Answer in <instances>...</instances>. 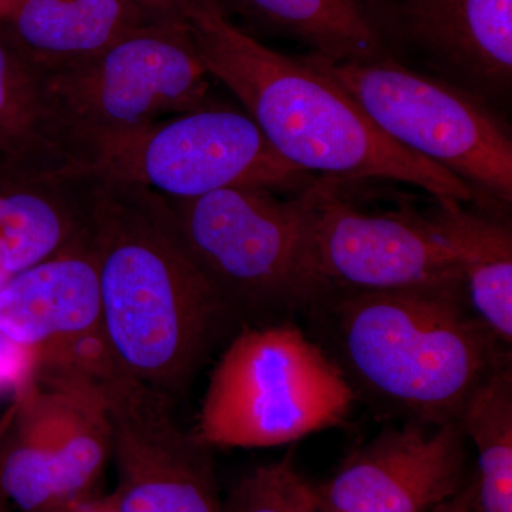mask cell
<instances>
[{
    "instance_id": "obj_1",
    "label": "cell",
    "mask_w": 512,
    "mask_h": 512,
    "mask_svg": "<svg viewBox=\"0 0 512 512\" xmlns=\"http://www.w3.org/2000/svg\"><path fill=\"white\" fill-rule=\"evenodd\" d=\"M87 225L107 352L121 372L170 399L234 312L195 261L158 192L93 175Z\"/></svg>"
},
{
    "instance_id": "obj_2",
    "label": "cell",
    "mask_w": 512,
    "mask_h": 512,
    "mask_svg": "<svg viewBox=\"0 0 512 512\" xmlns=\"http://www.w3.org/2000/svg\"><path fill=\"white\" fill-rule=\"evenodd\" d=\"M306 313L357 399L406 421H458L477 387L512 365L511 348L473 311L464 282L330 289Z\"/></svg>"
},
{
    "instance_id": "obj_3",
    "label": "cell",
    "mask_w": 512,
    "mask_h": 512,
    "mask_svg": "<svg viewBox=\"0 0 512 512\" xmlns=\"http://www.w3.org/2000/svg\"><path fill=\"white\" fill-rule=\"evenodd\" d=\"M211 79L237 97L284 160L309 175L383 180L437 198L473 202L463 180L383 133L339 83L305 62L262 45L222 9L188 16Z\"/></svg>"
},
{
    "instance_id": "obj_4",
    "label": "cell",
    "mask_w": 512,
    "mask_h": 512,
    "mask_svg": "<svg viewBox=\"0 0 512 512\" xmlns=\"http://www.w3.org/2000/svg\"><path fill=\"white\" fill-rule=\"evenodd\" d=\"M357 396L332 357L293 323L239 332L222 353L195 437L207 447H278L345 423Z\"/></svg>"
},
{
    "instance_id": "obj_5",
    "label": "cell",
    "mask_w": 512,
    "mask_h": 512,
    "mask_svg": "<svg viewBox=\"0 0 512 512\" xmlns=\"http://www.w3.org/2000/svg\"><path fill=\"white\" fill-rule=\"evenodd\" d=\"M164 198L195 261L235 316L308 312L319 298L305 187Z\"/></svg>"
},
{
    "instance_id": "obj_6",
    "label": "cell",
    "mask_w": 512,
    "mask_h": 512,
    "mask_svg": "<svg viewBox=\"0 0 512 512\" xmlns=\"http://www.w3.org/2000/svg\"><path fill=\"white\" fill-rule=\"evenodd\" d=\"M40 70L84 173L101 148L212 101L187 20H156L97 55Z\"/></svg>"
},
{
    "instance_id": "obj_7",
    "label": "cell",
    "mask_w": 512,
    "mask_h": 512,
    "mask_svg": "<svg viewBox=\"0 0 512 512\" xmlns=\"http://www.w3.org/2000/svg\"><path fill=\"white\" fill-rule=\"evenodd\" d=\"M302 57L339 83L386 136L463 180L474 201L510 208L511 131L491 104L399 57L367 63Z\"/></svg>"
},
{
    "instance_id": "obj_8",
    "label": "cell",
    "mask_w": 512,
    "mask_h": 512,
    "mask_svg": "<svg viewBox=\"0 0 512 512\" xmlns=\"http://www.w3.org/2000/svg\"><path fill=\"white\" fill-rule=\"evenodd\" d=\"M390 183L316 175L306 185L313 271L322 293L464 282L427 221L424 201Z\"/></svg>"
},
{
    "instance_id": "obj_9",
    "label": "cell",
    "mask_w": 512,
    "mask_h": 512,
    "mask_svg": "<svg viewBox=\"0 0 512 512\" xmlns=\"http://www.w3.org/2000/svg\"><path fill=\"white\" fill-rule=\"evenodd\" d=\"M86 173L175 200L235 187L299 191L315 177L279 156L245 111L215 101L101 148Z\"/></svg>"
},
{
    "instance_id": "obj_10",
    "label": "cell",
    "mask_w": 512,
    "mask_h": 512,
    "mask_svg": "<svg viewBox=\"0 0 512 512\" xmlns=\"http://www.w3.org/2000/svg\"><path fill=\"white\" fill-rule=\"evenodd\" d=\"M111 426L120 512H222L210 447L175 421L170 399L121 372L109 355L93 367Z\"/></svg>"
},
{
    "instance_id": "obj_11",
    "label": "cell",
    "mask_w": 512,
    "mask_h": 512,
    "mask_svg": "<svg viewBox=\"0 0 512 512\" xmlns=\"http://www.w3.org/2000/svg\"><path fill=\"white\" fill-rule=\"evenodd\" d=\"M460 423L406 421L380 431L316 485L322 512H433L467 487Z\"/></svg>"
},
{
    "instance_id": "obj_12",
    "label": "cell",
    "mask_w": 512,
    "mask_h": 512,
    "mask_svg": "<svg viewBox=\"0 0 512 512\" xmlns=\"http://www.w3.org/2000/svg\"><path fill=\"white\" fill-rule=\"evenodd\" d=\"M400 47L491 104L512 86V0H393Z\"/></svg>"
},
{
    "instance_id": "obj_13",
    "label": "cell",
    "mask_w": 512,
    "mask_h": 512,
    "mask_svg": "<svg viewBox=\"0 0 512 512\" xmlns=\"http://www.w3.org/2000/svg\"><path fill=\"white\" fill-rule=\"evenodd\" d=\"M0 332L35 350L40 362L70 359L103 338L89 225L55 255L10 276L0 288Z\"/></svg>"
},
{
    "instance_id": "obj_14",
    "label": "cell",
    "mask_w": 512,
    "mask_h": 512,
    "mask_svg": "<svg viewBox=\"0 0 512 512\" xmlns=\"http://www.w3.org/2000/svg\"><path fill=\"white\" fill-rule=\"evenodd\" d=\"M252 28L308 47L330 62L367 63L402 53L393 0H224Z\"/></svg>"
},
{
    "instance_id": "obj_15",
    "label": "cell",
    "mask_w": 512,
    "mask_h": 512,
    "mask_svg": "<svg viewBox=\"0 0 512 512\" xmlns=\"http://www.w3.org/2000/svg\"><path fill=\"white\" fill-rule=\"evenodd\" d=\"M90 174L0 170V276L25 271L79 237L89 221Z\"/></svg>"
},
{
    "instance_id": "obj_16",
    "label": "cell",
    "mask_w": 512,
    "mask_h": 512,
    "mask_svg": "<svg viewBox=\"0 0 512 512\" xmlns=\"http://www.w3.org/2000/svg\"><path fill=\"white\" fill-rule=\"evenodd\" d=\"M424 214L457 262L468 302L512 345V227L507 208L427 195Z\"/></svg>"
},
{
    "instance_id": "obj_17",
    "label": "cell",
    "mask_w": 512,
    "mask_h": 512,
    "mask_svg": "<svg viewBox=\"0 0 512 512\" xmlns=\"http://www.w3.org/2000/svg\"><path fill=\"white\" fill-rule=\"evenodd\" d=\"M163 20L131 0H18L2 30L42 69L87 59Z\"/></svg>"
},
{
    "instance_id": "obj_18",
    "label": "cell",
    "mask_w": 512,
    "mask_h": 512,
    "mask_svg": "<svg viewBox=\"0 0 512 512\" xmlns=\"http://www.w3.org/2000/svg\"><path fill=\"white\" fill-rule=\"evenodd\" d=\"M0 170L83 173L42 70L0 29Z\"/></svg>"
},
{
    "instance_id": "obj_19",
    "label": "cell",
    "mask_w": 512,
    "mask_h": 512,
    "mask_svg": "<svg viewBox=\"0 0 512 512\" xmlns=\"http://www.w3.org/2000/svg\"><path fill=\"white\" fill-rule=\"evenodd\" d=\"M458 423L477 453L471 512H512V365L477 387Z\"/></svg>"
},
{
    "instance_id": "obj_20",
    "label": "cell",
    "mask_w": 512,
    "mask_h": 512,
    "mask_svg": "<svg viewBox=\"0 0 512 512\" xmlns=\"http://www.w3.org/2000/svg\"><path fill=\"white\" fill-rule=\"evenodd\" d=\"M222 512H322L316 485L296 466L292 451L282 460L249 471L222 501Z\"/></svg>"
},
{
    "instance_id": "obj_21",
    "label": "cell",
    "mask_w": 512,
    "mask_h": 512,
    "mask_svg": "<svg viewBox=\"0 0 512 512\" xmlns=\"http://www.w3.org/2000/svg\"><path fill=\"white\" fill-rule=\"evenodd\" d=\"M40 356L0 332V393L22 392L35 380Z\"/></svg>"
},
{
    "instance_id": "obj_22",
    "label": "cell",
    "mask_w": 512,
    "mask_h": 512,
    "mask_svg": "<svg viewBox=\"0 0 512 512\" xmlns=\"http://www.w3.org/2000/svg\"><path fill=\"white\" fill-rule=\"evenodd\" d=\"M161 19L187 20L195 10L218 8L225 10L224 0H131ZM228 15V12H227Z\"/></svg>"
},
{
    "instance_id": "obj_23",
    "label": "cell",
    "mask_w": 512,
    "mask_h": 512,
    "mask_svg": "<svg viewBox=\"0 0 512 512\" xmlns=\"http://www.w3.org/2000/svg\"><path fill=\"white\" fill-rule=\"evenodd\" d=\"M62 512H120L117 510L116 504H114L111 495L107 497H96L89 498V500L82 501L72 505V507L66 508Z\"/></svg>"
},
{
    "instance_id": "obj_24",
    "label": "cell",
    "mask_w": 512,
    "mask_h": 512,
    "mask_svg": "<svg viewBox=\"0 0 512 512\" xmlns=\"http://www.w3.org/2000/svg\"><path fill=\"white\" fill-rule=\"evenodd\" d=\"M470 481V480H468ZM468 494V484L467 487L464 488L463 491H461L460 494L457 495L456 498H453V500L448 501V503L440 505L439 508H436L433 512H457L460 510L461 505L464 504V501H466Z\"/></svg>"
},
{
    "instance_id": "obj_25",
    "label": "cell",
    "mask_w": 512,
    "mask_h": 512,
    "mask_svg": "<svg viewBox=\"0 0 512 512\" xmlns=\"http://www.w3.org/2000/svg\"><path fill=\"white\" fill-rule=\"evenodd\" d=\"M9 419V409L6 410L5 413L0 416V437H2L3 430H5L6 423H8ZM8 498H6L5 493H3L2 488H0V512H9L8 510Z\"/></svg>"
},
{
    "instance_id": "obj_26",
    "label": "cell",
    "mask_w": 512,
    "mask_h": 512,
    "mask_svg": "<svg viewBox=\"0 0 512 512\" xmlns=\"http://www.w3.org/2000/svg\"><path fill=\"white\" fill-rule=\"evenodd\" d=\"M18 0H0V29H2L3 23L9 18L13 8H15Z\"/></svg>"
},
{
    "instance_id": "obj_27",
    "label": "cell",
    "mask_w": 512,
    "mask_h": 512,
    "mask_svg": "<svg viewBox=\"0 0 512 512\" xmlns=\"http://www.w3.org/2000/svg\"><path fill=\"white\" fill-rule=\"evenodd\" d=\"M468 483H470V481H468ZM468 501H470V484H468V494L466 501H464V504L461 505L460 510H458L457 512H471L470 505H468Z\"/></svg>"
},
{
    "instance_id": "obj_28",
    "label": "cell",
    "mask_w": 512,
    "mask_h": 512,
    "mask_svg": "<svg viewBox=\"0 0 512 512\" xmlns=\"http://www.w3.org/2000/svg\"><path fill=\"white\" fill-rule=\"evenodd\" d=\"M6 281H8V279L2 278V276H0V288H2L3 285H5Z\"/></svg>"
}]
</instances>
